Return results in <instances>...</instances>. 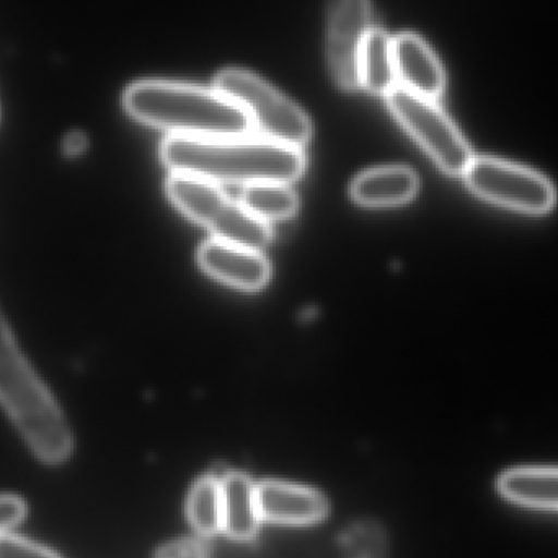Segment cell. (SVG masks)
<instances>
[{
	"instance_id": "obj_14",
	"label": "cell",
	"mask_w": 558,
	"mask_h": 558,
	"mask_svg": "<svg viewBox=\"0 0 558 558\" xmlns=\"http://www.w3.org/2000/svg\"><path fill=\"white\" fill-rule=\"evenodd\" d=\"M418 192V179L407 167L369 170L354 180L351 196L366 206H393L409 202Z\"/></svg>"
},
{
	"instance_id": "obj_15",
	"label": "cell",
	"mask_w": 558,
	"mask_h": 558,
	"mask_svg": "<svg viewBox=\"0 0 558 558\" xmlns=\"http://www.w3.org/2000/svg\"><path fill=\"white\" fill-rule=\"evenodd\" d=\"M360 87L371 94L389 95L397 87L393 38L380 28H371L360 51Z\"/></svg>"
},
{
	"instance_id": "obj_7",
	"label": "cell",
	"mask_w": 558,
	"mask_h": 558,
	"mask_svg": "<svg viewBox=\"0 0 558 558\" xmlns=\"http://www.w3.org/2000/svg\"><path fill=\"white\" fill-rule=\"evenodd\" d=\"M387 104L397 120L418 141L420 146L441 170L449 175H464L469 163L474 159L471 147L435 100L420 97L397 85L387 95Z\"/></svg>"
},
{
	"instance_id": "obj_18",
	"label": "cell",
	"mask_w": 558,
	"mask_h": 558,
	"mask_svg": "<svg viewBox=\"0 0 558 558\" xmlns=\"http://www.w3.org/2000/svg\"><path fill=\"white\" fill-rule=\"evenodd\" d=\"M0 558H61L52 550L12 534H0Z\"/></svg>"
},
{
	"instance_id": "obj_11",
	"label": "cell",
	"mask_w": 558,
	"mask_h": 558,
	"mask_svg": "<svg viewBox=\"0 0 558 558\" xmlns=\"http://www.w3.org/2000/svg\"><path fill=\"white\" fill-rule=\"evenodd\" d=\"M393 64L400 87L429 100H436L445 90L441 62L420 36L402 33L393 38Z\"/></svg>"
},
{
	"instance_id": "obj_4",
	"label": "cell",
	"mask_w": 558,
	"mask_h": 558,
	"mask_svg": "<svg viewBox=\"0 0 558 558\" xmlns=\"http://www.w3.org/2000/svg\"><path fill=\"white\" fill-rule=\"evenodd\" d=\"M167 195L190 219L206 226L219 241L260 251L270 242L267 221L232 202L215 182L199 177L173 173L167 182Z\"/></svg>"
},
{
	"instance_id": "obj_17",
	"label": "cell",
	"mask_w": 558,
	"mask_h": 558,
	"mask_svg": "<svg viewBox=\"0 0 558 558\" xmlns=\"http://www.w3.org/2000/svg\"><path fill=\"white\" fill-rule=\"evenodd\" d=\"M241 205L262 221L291 218L298 211V195L286 183L268 182L247 185Z\"/></svg>"
},
{
	"instance_id": "obj_5",
	"label": "cell",
	"mask_w": 558,
	"mask_h": 558,
	"mask_svg": "<svg viewBox=\"0 0 558 558\" xmlns=\"http://www.w3.org/2000/svg\"><path fill=\"white\" fill-rule=\"evenodd\" d=\"M215 88L238 104L267 140L294 147L311 140L307 114L258 75L242 69H225L216 75Z\"/></svg>"
},
{
	"instance_id": "obj_8",
	"label": "cell",
	"mask_w": 558,
	"mask_h": 558,
	"mask_svg": "<svg viewBox=\"0 0 558 558\" xmlns=\"http://www.w3.org/2000/svg\"><path fill=\"white\" fill-rule=\"evenodd\" d=\"M373 28L371 0H328L327 62L344 90L360 87L361 46Z\"/></svg>"
},
{
	"instance_id": "obj_16",
	"label": "cell",
	"mask_w": 558,
	"mask_h": 558,
	"mask_svg": "<svg viewBox=\"0 0 558 558\" xmlns=\"http://www.w3.org/2000/svg\"><path fill=\"white\" fill-rule=\"evenodd\" d=\"M186 517L196 534L213 537L222 531V487L213 475L198 478L186 500Z\"/></svg>"
},
{
	"instance_id": "obj_9",
	"label": "cell",
	"mask_w": 558,
	"mask_h": 558,
	"mask_svg": "<svg viewBox=\"0 0 558 558\" xmlns=\"http://www.w3.org/2000/svg\"><path fill=\"white\" fill-rule=\"evenodd\" d=\"M262 521L282 526H312L330 513V504L322 492L288 482L264 481L257 484Z\"/></svg>"
},
{
	"instance_id": "obj_13",
	"label": "cell",
	"mask_w": 558,
	"mask_h": 558,
	"mask_svg": "<svg viewBox=\"0 0 558 558\" xmlns=\"http://www.w3.org/2000/svg\"><path fill=\"white\" fill-rule=\"evenodd\" d=\"M498 492L505 500L520 507L558 511V469L518 468L498 478Z\"/></svg>"
},
{
	"instance_id": "obj_12",
	"label": "cell",
	"mask_w": 558,
	"mask_h": 558,
	"mask_svg": "<svg viewBox=\"0 0 558 558\" xmlns=\"http://www.w3.org/2000/svg\"><path fill=\"white\" fill-rule=\"evenodd\" d=\"M222 533L248 543L257 537L264 523L258 510L257 485L242 472H229L221 478Z\"/></svg>"
},
{
	"instance_id": "obj_10",
	"label": "cell",
	"mask_w": 558,
	"mask_h": 558,
	"mask_svg": "<svg viewBox=\"0 0 558 558\" xmlns=\"http://www.w3.org/2000/svg\"><path fill=\"white\" fill-rule=\"evenodd\" d=\"M198 262L206 274L245 291L264 288L271 275L270 264L260 251L219 239L199 248Z\"/></svg>"
},
{
	"instance_id": "obj_6",
	"label": "cell",
	"mask_w": 558,
	"mask_h": 558,
	"mask_svg": "<svg viewBox=\"0 0 558 558\" xmlns=\"http://www.w3.org/2000/svg\"><path fill=\"white\" fill-rule=\"evenodd\" d=\"M462 177L474 195L500 208L543 216L556 206V189L546 177L507 160L474 157Z\"/></svg>"
},
{
	"instance_id": "obj_21",
	"label": "cell",
	"mask_w": 558,
	"mask_h": 558,
	"mask_svg": "<svg viewBox=\"0 0 558 558\" xmlns=\"http://www.w3.org/2000/svg\"><path fill=\"white\" fill-rule=\"evenodd\" d=\"M85 146H87V141H85V137L82 136V134H69L68 140H65L64 143V150L69 156H77V154H81L82 150L85 149Z\"/></svg>"
},
{
	"instance_id": "obj_20",
	"label": "cell",
	"mask_w": 558,
	"mask_h": 558,
	"mask_svg": "<svg viewBox=\"0 0 558 558\" xmlns=\"http://www.w3.org/2000/svg\"><path fill=\"white\" fill-rule=\"evenodd\" d=\"M26 505L13 495H0V534L15 527L25 518Z\"/></svg>"
},
{
	"instance_id": "obj_19",
	"label": "cell",
	"mask_w": 558,
	"mask_h": 558,
	"mask_svg": "<svg viewBox=\"0 0 558 558\" xmlns=\"http://www.w3.org/2000/svg\"><path fill=\"white\" fill-rule=\"evenodd\" d=\"M154 558H209V547L202 539L185 537L163 544Z\"/></svg>"
},
{
	"instance_id": "obj_2",
	"label": "cell",
	"mask_w": 558,
	"mask_h": 558,
	"mask_svg": "<svg viewBox=\"0 0 558 558\" xmlns=\"http://www.w3.org/2000/svg\"><path fill=\"white\" fill-rule=\"evenodd\" d=\"M124 107L131 117L173 136H245L252 126L247 113L221 92L180 82H137L124 94Z\"/></svg>"
},
{
	"instance_id": "obj_1",
	"label": "cell",
	"mask_w": 558,
	"mask_h": 558,
	"mask_svg": "<svg viewBox=\"0 0 558 558\" xmlns=\"http://www.w3.org/2000/svg\"><path fill=\"white\" fill-rule=\"evenodd\" d=\"M160 154L173 172L209 182L289 183L305 167L301 147L267 137L170 136Z\"/></svg>"
},
{
	"instance_id": "obj_3",
	"label": "cell",
	"mask_w": 558,
	"mask_h": 558,
	"mask_svg": "<svg viewBox=\"0 0 558 558\" xmlns=\"http://www.w3.org/2000/svg\"><path fill=\"white\" fill-rule=\"evenodd\" d=\"M0 407L9 413L23 438L39 459L49 464L71 456L68 422L38 374L13 338L0 314Z\"/></svg>"
}]
</instances>
